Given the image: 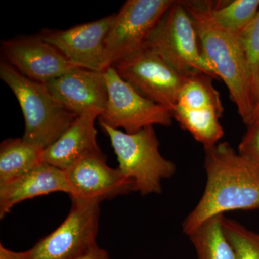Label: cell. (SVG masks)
<instances>
[{
	"label": "cell",
	"mask_w": 259,
	"mask_h": 259,
	"mask_svg": "<svg viewBox=\"0 0 259 259\" xmlns=\"http://www.w3.org/2000/svg\"><path fill=\"white\" fill-rule=\"evenodd\" d=\"M75 259H110V258L108 252L100 248L97 244Z\"/></svg>",
	"instance_id": "cb8c5ba5"
},
{
	"label": "cell",
	"mask_w": 259,
	"mask_h": 259,
	"mask_svg": "<svg viewBox=\"0 0 259 259\" xmlns=\"http://www.w3.org/2000/svg\"><path fill=\"white\" fill-rule=\"evenodd\" d=\"M247 127L238 146V153L259 167V122Z\"/></svg>",
	"instance_id": "603a6c76"
},
{
	"label": "cell",
	"mask_w": 259,
	"mask_h": 259,
	"mask_svg": "<svg viewBox=\"0 0 259 259\" xmlns=\"http://www.w3.org/2000/svg\"><path fill=\"white\" fill-rule=\"evenodd\" d=\"M51 93L76 117L89 110L102 112L108 90L104 71L76 67L46 83Z\"/></svg>",
	"instance_id": "4fadbf2b"
},
{
	"label": "cell",
	"mask_w": 259,
	"mask_h": 259,
	"mask_svg": "<svg viewBox=\"0 0 259 259\" xmlns=\"http://www.w3.org/2000/svg\"><path fill=\"white\" fill-rule=\"evenodd\" d=\"M71 199L64 222L30 249L13 251L14 259H75L97 244L101 202Z\"/></svg>",
	"instance_id": "8992f818"
},
{
	"label": "cell",
	"mask_w": 259,
	"mask_h": 259,
	"mask_svg": "<svg viewBox=\"0 0 259 259\" xmlns=\"http://www.w3.org/2000/svg\"><path fill=\"white\" fill-rule=\"evenodd\" d=\"M207 182L198 203L182 224L190 236L202 223L235 210L259 209V167L227 142L204 149Z\"/></svg>",
	"instance_id": "6da1fadb"
},
{
	"label": "cell",
	"mask_w": 259,
	"mask_h": 259,
	"mask_svg": "<svg viewBox=\"0 0 259 259\" xmlns=\"http://www.w3.org/2000/svg\"><path fill=\"white\" fill-rule=\"evenodd\" d=\"M240 39L249 69L252 91L255 105L258 96L259 10L251 23L242 32Z\"/></svg>",
	"instance_id": "7402d4cb"
},
{
	"label": "cell",
	"mask_w": 259,
	"mask_h": 259,
	"mask_svg": "<svg viewBox=\"0 0 259 259\" xmlns=\"http://www.w3.org/2000/svg\"><path fill=\"white\" fill-rule=\"evenodd\" d=\"M102 113L92 110L76 117L55 142L44 149V162L66 171L84 156L102 152L95 126V120Z\"/></svg>",
	"instance_id": "5bb4252c"
},
{
	"label": "cell",
	"mask_w": 259,
	"mask_h": 259,
	"mask_svg": "<svg viewBox=\"0 0 259 259\" xmlns=\"http://www.w3.org/2000/svg\"><path fill=\"white\" fill-rule=\"evenodd\" d=\"M174 0H128L116 13L107 34L103 71L146 47L148 38Z\"/></svg>",
	"instance_id": "52a82bcc"
},
{
	"label": "cell",
	"mask_w": 259,
	"mask_h": 259,
	"mask_svg": "<svg viewBox=\"0 0 259 259\" xmlns=\"http://www.w3.org/2000/svg\"><path fill=\"white\" fill-rule=\"evenodd\" d=\"M54 192L70 194L66 171L44 162L15 180L0 184V218L20 202Z\"/></svg>",
	"instance_id": "9a60e30c"
},
{
	"label": "cell",
	"mask_w": 259,
	"mask_h": 259,
	"mask_svg": "<svg viewBox=\"0 0 259 259\" xmlns=\"http://www.w3.org/2000/svg\"><path fill=\"white\" fill-rule=\"evenodd\" d=\"M193 22L199 47L218 78L226 83L238 114L248 125L255 103L251 78L240 36L213 23L209 1H181Z\"/></svg>",
	"instance_id": "7a4b0ae2"
},
{
	"label": "cell",
	"mask_w": 259,
	"mask_h": 259,
	"mask_svg": "<svg viewBox=\"0 0 259 259\" xmlns=\"http://www.w3.org/2000/svg\"><path fill=\"white\" fill-rule=\"evenodd\" d=\"M44 148L23 138L5 140L0 145V184L6 183L44 163Z\"/></svg>",
	"instance_id": "2e32d148"
},
{
	"label": "cell",
	"mask_w": 259,
	"mask_h": 259,
	"mask_svg": "<svg viewBox=\"0 0 259 259\" xmlns=\"http://www.w3.org/2000/svg\"><path fill=\"white\" fill-rule=\"evenodd\" d=\"M259 10V0L209 1V15L213 23L240 36Z\"/></svg>",
	"instance_id": "d6986e66"
},
{
	"label": "cell",
	"mask_w": 259,
	"mask_h": 259,
	"mask_svg": "<svg viewBox=\"0 0 259 259\" xmlns=\"http://www.w3.org/2000/svg\"><path fill=\"white\" fill-rule=\"evenodd\" d=\"M0 259H14L13 250L5 248L3 245H0Z\"/></svg>",
	"instance_id": "484cf974"
},
{
	"label": "cell",
	"mask_w": 259,
	"mask_h": 259,
	"mask_svg": "<svg viewBox=\"0 0 259 259\" xmlns=\"http://www.w3.org/2000/svg\"><path fill=\"white\" fill-rule=\"evenodd\" d=\"M224 215L207 220L189 236L197 259H236L223 230Z\"/></svg>",
	"instance_id": "ac0fdd59"
},
{
	"label": "cell",
	"mask_w": 259,
	"mask_h": 259,
	"mask_svg": "<svg viewBox=\"0 0 259 259\" xmlns=\"http://www.w3.org/2000/svg\"><path fill=\"white\" fill-rule=\"evenodd\" d=\"M145 47L184 77L203 73L219 79L202 54L193 22L181 1H175L165 13Z\"/></svg>",
	"instance_id": "5b68a950"
},
{
	"label": "cell",
	"mask_w": 259,
	"mask_h": 259,
	"mask_svg": "<svg viewBox=\"0 0 259 259\" xmlns=\"http://www.w3.org/2000/svg\"><path fill=\"white\" fill-rule=\"evenodd\" d=\"M121 77L145 98L173 110L185 78L145 47L114 65Z\"/></svg>",
	"instance_id": "9c48e42d"
},
{
	"label": "cell",
	"mask_w": 259,
	"mask_h": 259,
	"mask_svg": "<svg viewBox=\"0 0 259 259\" xmlns=\"http://www.w3.org/2000/svg\"><path fill=\"white\" fill-rule=\"evenodd\" d=\"M104 72L108 98L105 110L98 117L99 122L112 128L124 129L127 134L149 126L171 125V110L140 95L113 66Z\"/></svg>",
	"instance_id": "ba28073f"
},
{
	"label": "cell",
	"mask_w": 259,
	"mask_h": 259,
	"mask_svg": "<svg viewBox=\"0 0 259 259\" xmlns=\"http://www.w3.org/2000/svg\"><path fill=\"white\" fill-rule=\"evenodd\" d=\"M1 51L4 61L18 72L45 84L77 67L40 35L4 40Z\"/></svg>",
	"instance_id": "30bf717a"
},
{
	"label": "cell",
	"mask_w": 259,
	"mask_h": 259,
	"mask_svg": "<svg viewBox=\"0 0 259 259\" xmlns=\"http://www.w3.org/2000/svg\"><path fill=\"white\" fill-rule=\"evenodd\" d=\"M0 78L11 89L21 107L25 141L45 149L77 117L56 100L45 83L29 79L4 60L0 63Z\"/></svg>",
	"instance_id": "3957f363"
},
{
	"label": "cell",
	"mask_w": 259,
	"mask_h": 259,
	"mask_svg": "<svg viewBox=\"0 0 259 259\" xmlns=\"http://www.w3.org/2000/svg\"><path fill=\"white\" fill-rule=\"evenodd\" d=\"M116 13L65 30H48L40 37L56 48L74 66L103 71L105 40Z\"/></svg>",
	"instance_id": "7c38bea8"
},
{
	"label": "cell",
	"mask_w": 259,
	"mask_h": 259,
	"mask_svg": "<svg viewBox=\"0 0 259 259\" xmlns=\"http://www.w3.org/2000/svg\"><path fill=\"white\" fill-rule=\"evenodd\" d=\"M171 115L182 128L188 131L204 149L219 144L224 136V130L219 121L222 116L214 109L194 110L177 105L171 110Z\"/></svg>",
	"instance_id": "e0dca14e"
},
{
	"label": "cell",
	"mask_w": 259,
	"mask_h": 259,
	"mask_svg": "<svg viewBox=\"0 0 259 259\" xmlns=\"http://www.w3.org/2000/svg\"><path fill=\"white\" fill-rule=\"evenodd\" d=\"M259 122V78H258V96L257 99L256 103H255L254 110H253V114H252L251 117H250L249 122L248 125H250L252 124L257 123Z\"/></svg>",
	"instance_id": "d4e9b609"
},
{
	"label": "cell",
	"mask_w": 259,
	"mask_h": 259,
	"mask_svg": "<svg viewBox=\"0 0 259 259\" xmlns=\"http://www.w3.org/2000/svg\"><path fill=\"white\" fill-rule=\"evenodd\" d=\"M212 78L203 73L187 76L179 93L177 105L186 108H213L221 116L224 112L221 97L212 85Z\"/></svg>",
	"instance_id": "ffe728a7"
},
{
	"label": "cell",
	"mask_w": 259,
	"mask_h": 259,
	"mask_svg": "<svg viewBox=\"0 0 259 259\" xmlns=\"http://www.w3.org/2000/svg\"><path fill=\"white\" fill-rule=\"evenodd\" d=\"M100 125L111 141L118 162L117 168L132 181L134 191L144 196L161 194L162 181L173 177L176 165L160 153L153 126L127 134L102 122Z\"/></svg>",
	"instance_id": "277c9868"
},
{
	"label": "cell",
	"mask_w": 259,
	"mask_h": 259,
	"mask_svg": "<svg viewBox=\"0 0 259 259\" xmlns=\"http://www.w3.org/2000/svg\"><path fill=\"white\" fill-rule=\"evenodd\" d=\"M71 198L102 201L134 192V183L107 163L103 153L84 156L66 170Z\"/></svg>",
	"instance_id": "8fae6325"
},
{
	"label": "cell",
	"mask_w": 259,
	"mask_h": 259,
	"mask_svg": "<svg viewBox=\"0 0 259 259\" xmlns=\"http://www.w3.org/2000/svg\"><path fill=\"white\" fill-rule=\"evenodd\" d=\"M223 230L231 243L236 259H259V234L241 223L223 218Z\"/></svg>",
	"instance_id": "44dd1931"
}]
</instances>
